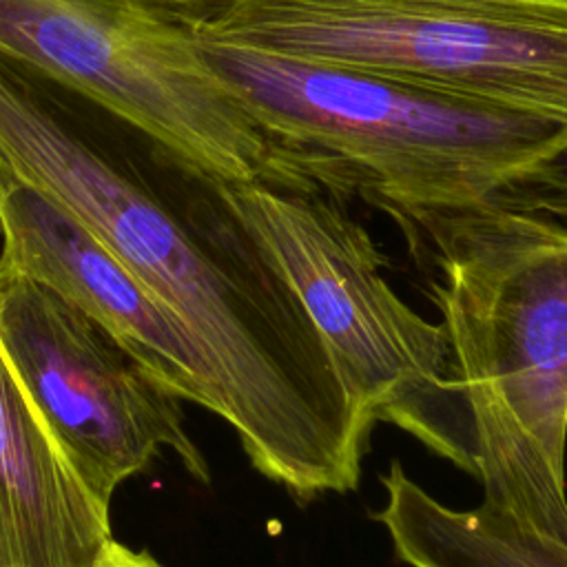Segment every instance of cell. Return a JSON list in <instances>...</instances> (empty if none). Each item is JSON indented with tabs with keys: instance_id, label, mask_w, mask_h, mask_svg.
Listing matches in <instances>:
<instances>
[{
	"instance_id": "obj_1",
	"label": "cell",
	"mask_w": 567,
	"mask_h": 567,
	"mask_svg": "<svg viewBox=\"0 0 567 567\" xmlns=\"http://www.w3.org/2000/svg\"><path fill=\"white\" fill-rule=\"evenodd\" d=\"M0 159L66 206L199 346L250 465L299 501L357 487L372 423L270 248L210 182L166 195L0 55Z\"/></svg>"
},
{
	"instance_id": "obj_2",
	"label": "cell",
	"mask_w": 567,
	"mask_h": 567,
	"mask_svg": "<svg viewBox=\"0 0 567 567\" xmlns=\"http://www.w3.org/2000/svg\"><path fill=\"white\" fill-rule=\"evenodd\" d=\"M292 179L403 228L463 210L567 221V126L348 69L188 35Z\"/></svg>"
},
{
	"instance_id": "obj_3",
	"label": "cell",
	"mask_w": 567,
	"mask_h": 567,
	"mask_svg": "<svg viewBox=\"0 0 567 567\" xmlns=\"http://www.w3.org/2000/svg\"><path fill=\"white\" fill-rule=\"evenodd\" d=\"M403 233L439 272L481 505L567 545V221L489 208Z\"/></svg>"
},
{
	"instance_id": "obj_4",
	"label": "cell",
	"mask_w": 567,
	"mask_h": 567,
	"mask_svg": "<svg viewBox=\"0 0 567 567\" xmlns=\"http://www.w3.org/2000/svg\"><path fill=\"white\" fill-rule=\"evenodd\" d=\"M188 35L567 126V0H131Z\"/></svg>"
},
{
	"instance_id": "obj_5",
	"label": "cell",
	"mask_w": 567,
	"mask_h": 567,
	"mask_svg": "<svg viewBox=\"0 0 567 567\" xmlns=\"http://www.w3.org/2000/svg\"><path fill=\"white\" fill-rule=\"evenodd\" d=\"M213 186L286 270L368 421L401 427L472 474L447 332L394 292L383 252L341 199L261 182Z\"/></svg>"
},
{
	"instance_id": "obj_6",
	"label": "cell",
	"mask_w": 567,
	"mask_h": 567,
	"mask_svg": "<svg viewBox=\"0 0 567 567\" xmlns=\"http://www.w3.org/2000/svg\"><path fill=\"white\" fill-rule=\"evenodd\" d=\"M0 55L142 131L184 175L279 186V148L186 33L131 0H0Z\"/></svg>"
},
{
	"instance_id": "obj_7",
	"label": "cell",
	"mask_w": 567,
	"mask_h": 567,
	"mask_svg": "<svg viewBox=\"0 0 567 567\" xmlns=\"http://www.w3.org/2000/svg\"><path fill=\"white\" fill-rule=\"evenodd\" d=\"M0 350L64 458L104 505L171 450L190 476L208 465L184 430L179 396L51 286L0 266Z\"/></svg>"
},
{
	"instance_id": "obj_8",
	"label": "cell",
	"mask_w": 567,
	"mask_h": 567,
	"mask_svg": "<svg viewBox=\"0 0 567 567\" xmlns=\"http://www.w3.org/2000/svg\"><path fill=\"white\" fill-rule=\"evenodd\" d=\"M0 266L84 310L182 401L221 419L213 372L182 321L55 197L0 159Z\"/></svg>"
},
{
	"instance_id": "obj_9",
	"label": "cell",
	"mask_w": 567,
	"mask_h": 567,
	"mask_svg": "<svg viewBox=\"0 0 567 567\" xmlns=\"http://www.w3.org/2000/svg\"><path fill=\"white\" fill-rule=\"evenodd\" d=\"M113 543L0 350V567H102Z\"/></svg>"
},
{
	"instance_id": "obj_10",
	"label": "cell",
	"mask_w": 567,
	"mask_h": 567,
	"mask_svg": "<svg viewBox=\"0 0 567 567\" xmlns=\"http://www.w3.org/2000/svg\"><path fill=\"white\" fill-rule=\"evenodd\" d=\"M374 520L408 567H567V545L483 505L454 509L421 487L399 461L381 476Z\"/></svg>"
},
{
	"instance_id": "obj_11",
	"label": "cell",
	"mask_w": 567,
	"mask_h": 567,
	"mask_svg": "<svg viewBox=\"0 0 567 567\" xmlns=\"http://www.w3.org/2000/svg\"><path fill=\"white\" fill-rule=\"evenodd\" d=\"M102 567H162V565L146 551H135L120 543H113Z\"/></svg>"
}]
</instances>
